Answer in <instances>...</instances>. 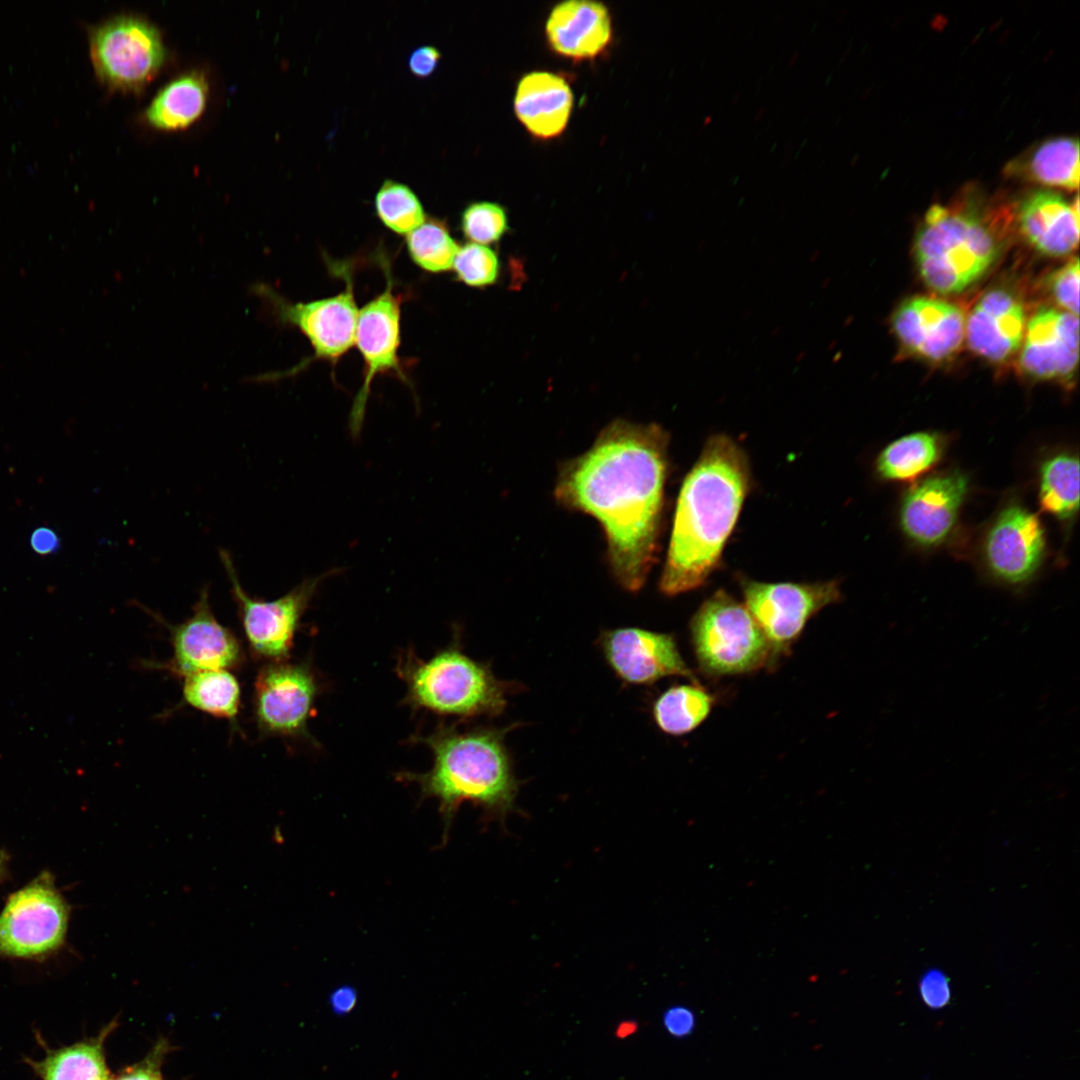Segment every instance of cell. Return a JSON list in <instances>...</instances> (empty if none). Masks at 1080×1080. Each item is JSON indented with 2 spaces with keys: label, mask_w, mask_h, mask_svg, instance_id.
I'll use <instances>...</instances> for the list:
<instances>
[{
  "label": "cell",
  "mask_w": 1080,
  "mask_h": 1080,
  "mask_svg": "<svg viewBox=\"0 0 1080 1080\" xmlns=\"http://www.w3.org/2000/svg\"><path fill=\"white\" fill-rule=\"evenodd\" d=\"M668 440L657 424L617 419L562 466L555 489L561 504L599 521L612 572L631 592L644 585L656 558Z\"/></svg>",
  "instance_id": "obj_1"
},
{
  "label": "cell",
  "mask_w": 1080,
  "mask_h": 1080,
  "mask_svg": "<svg viewBox=\"0 0 1080 1080\" xmlns=\"http://www.w3.org/2000/svg\"><path fill=\"white\" fill-rule=\"evenodd\" d=\"M750 480L748 457L737 442L725 434L707 439L677 500L660 579L664 594L677 595L705 583L737 522Z\"/></svg>",
  "instance_id": "obj_2"
},
{
  "label": "cell",
  "mask_w": 1080,
  "mask_h": 1080,
  "mask_svg": "<svg viewBox=\"0 0 1080 1080\" xmlns=\"http://www.w3.org/2000/svg\"><path fill=\"white\" fill-rule=\"evenodd\" d=\"M413 738L430 748L432 767L424 773L401 772L397 777L416 783L421 799L438 801L444 841L461 803L469 801L495 812L511 807L516 782L500 732L484 728L460 731L440 723L430 734Z\"/></svg>",
  "instance_id": "obj_3"
},
{
  "label": "cell",
  "mask_w": 1080,
  "mask_h": 1080,
  "mask_svg": "<svg viewBox=\"0 0 1080 1080\" xmlns=\"http://www.w3.org/2000/svg\"><path fill=\"white\" fill-rule=\"evenodd\" d=\"M924 283L939 294H955L973 284L999 254L991 213L974 189L948 205L934 204L924 215L913 245Z\"/></svg>",
  "instance_id": "obj_4"
},
{
  "label": "cell",
  "mask_w": 1080,
  "mask_h": 1080,
  "mask_svg": "<svg viewBox=\"0 0 1080 1080\" xmlns=\"http://www.w3.org/2000/svg\"><path fill=\"white\" fill-rule=\"evenodd\" d=\"M396 672L406 685L403 703L413 710L468 718L497 715L506 705L504 684L456 642L426 660L407 650Z\"/></svg>",
  "instance_id": "obj_5"
},
{
  "label": "cell",
  "mask_w": 1080,
  "mask_h": 1080,
  "mask_svg": "<svg viewBox=\"0 0 1080 1080\" xmlns=\"http://www.w3.org/2000/svg\"><path fill=\"white\" fill-rule=\"evenodd\" d=\"M695 655L709 676L755 671L770 663V647L746 606L720 589L699 607L691 624Z\"/></svg>",
  "instance_id": "obj_6"
},
{
  "label": "cell",
  "mask_w": 1080,
  "mask_h": 1080,
  "mask_svg": "<svg viewBox=\"0 0 1080 1080\" xmlns=\"http://www.w3.org/2000/svg\"><path fill=\"white\" fill-rule=\"evenodd\" d=\"M345 289L337 295L310 302H291L271 286L259 283L252 290L281 325L297 328L310 342L314 355L288 371L268 373L254 381L279 380L296 374L312 359L331 362L333 365L355 344V332L359 310L356 305L351 275L340 270Z\"/></svg>",
  "instance_id": "obj_7"
},
{
  "label": "cell",
  "mask_w": 1080,
  "mask_h": 1080,
  "mask_svg": "<svg viewBox=\"0 0 1080 1080\" xmlns=\"http://www.w3.org/2000/svg\"><path fill=\"white\" fill-rule=\"evenodd\" d=\"M97 79L110 90L143 89L159 72L166 48L159 29L134 14L109 17L88 29Z\"/></svg>",
  "instance_id": "obj_8"
},
{
  "label": "cell",
  "mask_w": 1080,
  "mask_h": 1080,
  "mask_svg": "<svg viewBox=\"0 0 1080 1080\" xmlns=\"http://www.w3.org/2000/svg\"><path fill=\"white\" fill-rule=\"evenodd\" d=\"M70 907L43 872L11 894L0 913V957L41 959L65 942Z\"/></svg>",
  "instance_id": "obj_9"
},
{
  "label": "cell",
  "mask_w": 1080,
  "mask_h": 1080,
  "mask_svg": "<svg viewBox=\"0 0 1080 1080\" xmlns=\"http://www.w3.org/2000/svg\"><path fill=\"white\" fill-rule=\"evenodd\" d=\"M219 555L251 652L270 662L286 661L301 619L319 585L337 570L308 578L276 600L262 601L243 589L230 554L220 550Z\"/></svg>",
  "instance_id": "obj_10"
},
{
  "label": "cell",
  "mask_w": 1080,
  "mask_h": 1080,
  "mask_svg": "<svg viewBox=\"0 0 1080 1080\" xmlns=\"http://www.w3.org/2000/svg\"><path fill=\"white\" fill-rule=\"evenodd\" d=\"M740 585L744 605L768 641L769 664L790 650L812 616L841 596L836 580L764 583L742 578Z\"/></svg>",
  "instance_id": "obj_11"
},
{
  "label": "cell",
  "mask_w": 1080,
  "mask_h": 1080,
  "mask_svg": "<svg viewBox=\"0 0 1080 1080\" xmlns=\"http://www.w3.org/2000/svg\"><path fill=\"white\" fill-rule=\"evenodd\" d=\"M320 691L311 664L281 661L263 666L254 688L259 730L267 735L310 738L307 724Z\"/></svg>",
  "instance_id": "obj_12"
},
{
  "label": "cell",
  "mask_w": 1080,
  "mask_h": 1080,
  "mask_svg": "<svg viewBox=\"0 0 1080 1080\" xmlns=\"http://www.w3.org/2000/svg\"><path fill=\"white\" fill-rule=\"evenodd\" d=\"M389 269H385L386 287L366 303L358 313L355 344L364 361L363 383L349 414V429L357 437L362 429L370 387L375 376L392 374L407 383L398 350L400 347L401 295L393 292Z\"/></svg>",
  "instance_id": "obj_13"
},
{
  "label": "cell",
  "mask_w": 1080,
  "mask_h": 1080,
  "mask_svg": "<svg viewBox=\"0 0 1080 1080\" xmlns=\"http://www.w3.org/2000/svg\"><path fill=\"white\" fill-rule=\"evenodd\" d=\"M1046 553V537L1038 516L1018 503L1004 506L987 528L981 554L988 573L1012 587L1030 582Z\"/></svg>",
  "instance_id": "obj_14"
},
{
  "label": "cell",
  "mask_w": 1080,
  "mask_h": 1080,
  "mask_svg": "<svg viewBox=\"0 0 1080 1080\" xmlns=\"http://www.w3.org/2000/svg\"><path fill=\"white\" fill-rule=\"evenodd\" d=\"M968 484V478L959 471L941 472L914 484L899 509L905 536L923 548L942 544L957 522Z\"/></svg>",
  "instance_id": "obj_15"
},
{
  "label": "cell",
  "mask_w": 1080,
  "mask_h": 1080,
  "mask_svg": "<svg viewBox=\"0 0 1080 1080\" xmlns=\"http://www.w3.org/2000/svg\"><path fill=\"white\" fill-rule=\"evenodd\" d=\"M169 629L173 657L168 668L178 675L236 669L243 662L238 639L212 612L208 587L201 590L192 615Z\"/></svg>",
  "instance_id": "obj_16"
},
{
  "label": "cell",
  "mask_w": 1080,
  "mask_h": 1080,
  "mask_svg": "<svg viewBox=\"0 0 1080 1080\" xmlns=\"http://www.w3.org/2000/svg\"><path fill=\"white\" fill-rule=\"evenodd\" d=\"M1021 346L1023 374L1071 384L1079 359L1078 316L1057 308L1038 310L1027 322Z\"/></svg>",
  "instance_id": "obj_17"
},
{
  "label": "cell",
  "mask_w": 1080,
  "mask_h": 1080,
  "mask_svg": "<svg viewBox=\"0 0 1080 1080\" xmlns=\"http://www.w3.org/2000/svg\"><path fill=\"white\" fill-rule=\"evenodd\" d=\"M964 312L942 299L913 297L892 317L893 331L904 350L918 358L940 362L950 358L965 339Z\"/></svg>",
  "instance_id": "obj_18"
},
{
  "label": "cell",
  "mask_w": 1080,
  "mask_h": 1080,
  "mask_svg": "<svg viewBox=\"0 0 1080 1080\" xmlns=\"http://www.w3.org/2000/svg\"><path fill=\"white\" fill-rule=\"evenodd\" d=\"M603 653L617 675L635 684H650L666 676L692 677L669 634L621 628L601 637Z\"/></svg>",
  "instance_id": "obj_19"
},
{
  "label": "cell",
  "mask_w": 1080,
  "mask_h": 1080,
  "mask_svg": "<svg viewBox=\"0 0 1080 1080\" xmlns=\"http://www.w3.org/2000/svg\"><path fill=\"white\" fill-rule=\"evenodd\" d=\"M1026 325L1022 302L1010 291L992 289L970 311L965 322V338L974 353L1002 363L1021 348Z\"/></svg>",
  "instance_id": "obj_20"
},
{
  "label": "cell",
  "mask_w": 1080,
  "mask_h": 1080,
  "mask_svg": "<svg viewBox=\"0 0 1080 1080\" xmlns=\"http://www.w3.org/2000/svg\"><path fill=\"white\" fill-rule=\"evenodd\" d=\"M1016 222L1024 239L1042 255H1068L1079 242L1078 196L1069 202L1053 190H1033L1018 203Z\"/></svg>",
  "instance_id": "obj_21"
},
{
  "label": "cell",
  "mask_w": 1080,
  "mask_h": 1080,
  "mask_svg": "<svg viewBox=\"0 0 1080 1080\" xmlns=\"http://www.w3.org/2000/svg\"><path fill=\"white\" fill-rule=\"evenodd\" d=\"M550 48L574 61L591 60L609 47L612 19L607 6L591 0H567L550 11L545 23Z\"/></svg>",
  "instance_id": "obj_22"
},
{
  "label": "cell",
  "mask_w": 1080,
  "mask_h": 1080,
  "mask_svg": "<svg viewBox=\"0 0 1080 1080\" xmlns=\"http://www.w3.org/2000/svg\"><path fill=\"white\" fill-rule=\"evenodd\" d=\"M574 104L567 77L550 71H532L519 80L514 112L534 137L552 139L566 129Z\"/></svg>",
  "instance_id": "obj_23"
},
{
  "label": "cell",
  "mask_w": 1080,
  "mask_h": 1080,
  "mask_svg": "<svg viewBox=\"0 0 1080 1080\" xmlns=\"http://www.w3.org/2000/svg\"><path fill=\"white\" fill-rule=\"evenodd\" d=\"M118 1026L117 1018L103 1027L96 1036L52 1049L43 1043L45 1055L41 1060L25 1058L41 1080H110L105 1043Z\"/></svg>",
  "instance_id": "obj_24"
},
{
  "label": "cell",
  "mask_w": 1080,
  "mask_h": 1080,
  "mask_svg": "<svg viewBox=\"0 0 1080 1080\" xmlns=\"http://www.w3.org/2000/svg\"><path fill=\"white\" fill-rule=\"evenodd\" d=\"M1006 176L1066 190L1079 186V142L1077 138L1055 137L1041 142L1009 161Z\"/></svg>",
  "instance_id": "obj_25"
},
{
  "label": "cell",
  "mask_w": 1080,
  "mask_h": 1080,
  "mask_svg": "<svg viewBox=\"0 0 1080 1080\" xmlns=\"http://www.w3.org/2000/svg\"><path fill=\"white\" fill-rule=\"evenodd\" d=\"M209 84L205 73L189 70L166 83L144 112L145 121L159 130L184 129L205 110Z\"/></svg>",
  "instance_id": "obj_26"
},
{
  "label": "cell",
  "mask_w": 1080,
  "mask_h": 1080,
  "mask_svg": "<svg viewBox=\"0 0 1080 1080\" xmlns=\"http://www.w3.org/2000/svg\"><path fill=\"white\" fill-rule=\"evenodd\" d=\"M944 438L934 432H916L898 438L878 455L875 468L887 481H913L931 470L942 458Z\"/></svg>",
  "instance_id": "obj_27"
},
{
  "label": "cell",
  "mask_w": 1080,
  "mask_h": 1080,
  "mask_svg": "<svg viewBox=\"0 0 1080 1080\" xmlns=\"http://www.w3.org/2000/svg\"><path fill=\"white\" fill-rule=\"evenodd\" d=\"M1038 500L1043 512L1070 522L1079 507V460L1067 451L1044 459L1039 469Z\"/></svg>",
  "instance_id": "obj_28"
},
{
  "label": "cell",
  "mask_w": 1080,
  "mask_h": 1080,
  "mask_svg": "<svg viewBox=\"0 0 1080 1080\" xmlns=\"http://www.w3.org/2000/svg\"><path fill=\"white\" fill-rule=\"evenodd\" d=\"M714 697L694 684L673 686L655 702L653 714L658 727L671 735L686 734L709 715Z\"/></svg>",
  "instance_id": "obj_29"
},
{
  "label": "cell",
  "mask_w": 1080,
  "mask_h": 1080,
  "mask_svg": "<svg viewBox=\"0 0 1080 1080\" xmlns=\"http://www.w3.org/2000/svg\"><path fill=\"white\" fill-rule=\"evenodd\" d=\"M183 697L202 712L231 720L238 714L240 686L228 670L201 671L184 676Z\"/></svg>",
  "instance_id": "obj_30"
},
{
  "label": "cell",
  "mask_w": 1080,
  "mask_h": 1080,
  "mask_svg": "<svg viewBox=\"0 0 1080 1080\" xmlns=\"http://www.w3.org/2000/svg\"><path fill=\"white\" fill-rule=\"evenodd\" d=\"M407 251L412 261L430 273L452 270L460 248L450 234L447 224L437 218H428L406 235Z\"/></svg>",
  "instance_id": "obj_31"
},
{
  "label": "cell",
  "mask_w": 1080,
  "mask_h": 1080,
  "mask_svg": "<svg viewBox=\"0 0 1080 1080\" xmlns=\"http://www.w3.org/2000/svg\"><path fill=\"white\" fill-rule=\"evenodd\" d=\"M375 210L382 223L399 235H408L426 220L423 205L413 190L390 179L376 193Z\"/></svg>",
  "instance_id": "obj_32"
},
{
  "label": "cell",
  "mask_w": 1080,
  "mask_h": 1080,
  "mask_svg": "<svg viewBox=\"0 0 1080 1080\" xmlns=\"http://www.w3.org/2000/svg\"><path fill=\"white\" fill-rule=\"evenodd\" d=\"M460 228L467 240L488 245L498 242L509 230L508 216L498 203L471 202L460 215Z\"/></svg>",
  "instance_id": "obj_33"
},
{
  "label": "cell",
  "mask_w": 1080,
  "mask_h": 1080,
  "mask_svg": "<svg viewBox=\"0 0 1080 1080\" xmlns=\"http://www.w3.org/2000/svg\"><path fill=\"white\" fill-rule=\"evenodd\" d=\"M452 270L456 279L465 285L484 288L498 280L500 261L497 253L489 246L468 242L460 246Z\"/></svg>",
  "instance_id": "obj_34"
},
{
  "label": "cell",
  "mask_w": 1080,
  "mask_h": 1080,
  "mask_svg": "<svg viewBox=\"0 0 1080 1080\" xmlns=\"http://www.w3.org/2000/svg\"><path fill=\"white\" fill-rule=\"evenodd\" d=\"M1079 260L1071 258L1048 278V289L1060 309L1078 316L1079 313Z\"/></svg>",
  "instance_id": "obj_35"
},
{
  "label": "cell",
  "mask_w": 1080,
  "mask_h": 1080,
  "mask_svg": "<svg viewBox=\"0 0 1080 1080\" xmlns=\"http://www.w3.org/2000/svg\"><path fill=\"white\" fill-rule=\"evenodd\" d=\"M174 1048L167 1038L160 1037L143 1059L125 1067L110 1080H165L162 1067Z\"/></svg>",
  "instance_id": "obj_36"
},
{
  "label": "cell",
  "mask_w": 1080,
  "mask_h": 1080,
  "mask_svg": "<svg viewBox=\"0 0 1080 1080\" xmlns=\"http://www.w3.org/2000/svg\"><path fill=\"white\" fill-rule=\"evenodd\" d=\"M919 992L922 1001L931 1009L945 1007L951 998L948 978L938 969H931L921 977Z\"/></svg>",
  "instance_id": "obj_37"
},
{
  "label": "cell",
  "mask_w": 1080,
  "mask_h": 1080,
  "mask_svg": "<svg viewBox=\"0 0 1080 1080\" xmlns=\"http://www.w3.org/2000/svg\"><path fill=\"white\" fill-rule=\"evenodd\" d=\"M664 1029L675 1038L688 1036L695 1028V1015L685 1006H672L662 1017Z\"/></svg>",
  "instance_id": "obj_38"
},
{
  "label": "cell",
  "mask_w": 1080,
  "mask_h": 1080,
  "mask_svg": "<svg viewBox=\"0 0 1080 1080\" xmlns=\"http://www.w3.org/2000/svg\"><path fill=\"white\" fill-rule=\"evenodd\" d=\"M440 55V51L434 46H419L409 55V68L417 76H428L436 69Z\"/></svg>",
  "instance_id": "obj_39"
},
{
  "label": "cell",
  "mask_w": 1080,
  "mask_h": 1080,
  "mask_svg": "<svg viewBox=\"0 0 1080 1080\" xmlns=\"http://www.w3.org/2000/svg\"><path fill=\"white\" fill-rule=\"evenodd\" d=\"M357 1000V991L350 985H341L329 995L331 1010L338 1016L349 1014L355 1008Z\"/></svg>",
  "instance_id": "obj_40"
},
{
  "label": "cell",
  "mask_w": 1080,
  "mask_h": 1080,
  "mask_svg": "<svg viewBox=\"0 0 1080 1080\" xmlns=\"http://www.w3.org/2000/svg\"><path fill=\"white\" fill-rule=\"evenodd\" d=\"M31 548L42 556L55 553L60 546V540L56 532L48 527L35 529L30 537Z\"/></svg>",
  "instance_id": "obj_41"
},
{
  "label": "cell",
  "mask_w": 1080,
  "mask_h": 1080,
  "mask_svg": "<svg viewBox=\"0 0 1080 1080\" xmlns=\"http://www.w3.org/2000/svg\"><path fill=\"white\" fill-rule=\"evenodd\" d=\"M639 1029V1025L634 1020H623L615 1029V1036L618 1039H625L635 1034Z\"/></svg>",
  "instance_id": "obj_42"
},
{
  "label": "cell",
  "mask_w": 1080,
  "mask_h": 1080,
  "mask_svg": "<svg viewBox=\"0 0 1080 1080\" xmlns=\"http://www.w3.org/2000/svg\"><path fill=\"white\" fill-rule=\"evenodd\" d=\"M798 56H799V51H795L793 54H791V56L788 59V64L793 65L795 60L798 58Z\"/></svg>",
  "instance_id": "obj_43"
},
{
  "label": "cell",
  "mask_w": 1080,
  "mask_h": 1080,
  "mask_svg": "<svg viewBox=\"0 0 1080 1080\" xmlns=\"http://www.w3.org/2000/svg\"><path fill=\"white\" fill-rule=\"evenodd\" d=\"M764 112H765V108H764V107H761V108H759V109L757 110V112L755 113V115H754V119H755V120H759V119H760V118H761V117L763 116Z\"/></svg>",
  "instance_id": "obj_44"
},
{
  "label": "cell",
  "mask_w": 1080,
  "mask_h": 1080,
  "mask_svg": "<svg viewBox=\"0 0 1080 1080\" xmlns=\"http://www.w3.org/2000/svg\"><path fill=\"white\" fill-rule=\"evenodd\" d=\"M4 865H5V856L2 854V852H0V876H1L2 872H3V870H4Z\"/></svg>",
  "instance_id": "obj_45"
},
{
  "label": "cell",
  "mask_w": 1080,
  "mask_h": 1080,
  "mask_svg": "<svg viewBox=\"0 0 1080 1080\" xmlns=\"http://www.w3.org/2000/svg\"><path fill=\"white\" fill-rule=\"evenodd\" d=\"M712 120H713V117L711 115L705 116L704 119H703V126L708 125L709 123L712 122Z\"/></svg>",
  "instance_id": "obj_46"
},
{
  "label": "cell",
  "mask_w": 1080,
  "mask_h": 1080,
  "mask_svg": "<svg viewBox=\"0 0 1080 1080\" xmlns=\"http://www.w3.org/2000/svg\"><path fill=\"white\" fill-rule=\"evenodd\" d=\"M739 96H740V93H739V92H736V93H735V94L733 95L732 99H731V103H735V102H736V101H737V100L739 99Z\"/></svg>",
  "instance_id": "obj_47"
}]
</instances>
